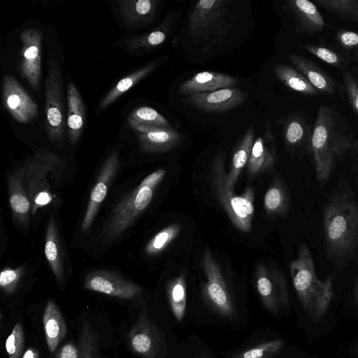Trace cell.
I'll return each mask as SVG.
<instances>
[{
	"label": "cell",
	"instance_id": "6da1fadb",
	"mask_svg": "<svg viewBox=\"0 0 358 358\" xmlns=\"http://www.w3.org/2000/svg\"><path fill=\"white\" fill-rule=\"evenodd\" d=\"M323 229L325 254L341 270L358 255V203L344 173L327 196Z\"/></svg>",
	"mask_w": 358,
	"mask_h": 358
},
{
	"label": "cell",
	"instance_id": "7a4b0ae2",
	"mask_svg": "<svg viewBox=\"0 0 358 358\" xmlns=\"http://www.w3.org/2000/svg\"><path fill=\"white\" fill-rule=\"evenodd\" d=\"M355 141L351 129L333 107L319 108L308 149L319 182L329 180Z\"/></svg>",
	"mask_w": 358,
	"mask_h": 358
},
{
	"label": "cell",
	"instance_id": "3957f363",
	"mask_svg": "<svg viewBox=\"0 0 358 358\" xmlns=\"http://www.w3.org/2000/svg\"><path fill=\"white\" fill-rule=\"evenodd\" d=\"M289 273L297 296L307 315L315 322L326 314L333 297L332 275L320 280L314 260L305 243L299 245L297 257L289 264Z\"/></svg>",
	"mask_w": 358,
	"mask_h": 358
},
{
	"label": "cell",
	"instance_id": "277c9868",
	"mask_svg": "<svg viewBox=\"0 0 358 358\" xmlns=\"http://www.w3.org/2000/svg\"><path fill=\"white\" fill-rule=\"evenodd\" d=\"M166 173V169H159L150 173L115 204L102 225L99 236L101 245L117 240L134 224L149 206Z\"/></svg>",
	"mask_w": 358,
	"mask_h": 358
},
{
	"label": "cell",
	"instance_id": "5b68a950",
	"mask_svg": "<svg viewBox=\"0 0 358 358\" xmlns=\"http://www.w3.org/2000/svg\"><path fill=\"white\" fill-rule=\"evenodd\" d=\"M208 180L217 199L231 223L240 231L249 232L254 217L255 192L247 187L241 195H236L229 185V174L224 166V153L218 152L210 164Z\"/></svg>",
	"mask_w": 358,
	"mask_h": 358
},
{
	"label": "cell",
	"instance_id": "8992f818",
	"mask_svg": "<svg viewBox=\"0 0 358 358\" xmlns=\"http://www.w3.org/2000/svg\"><path fill=\"white\" fill-rule=\"evenodd\" d=\"M24 185L31 203V213L34 215L41 208L53 200L49 175L61 176L65 162L48 150L40 148L29 157L23 165Z\"/></svg>",
	"mask_w": 358,
	"mask_h": 358
},
{
	"label": "cell",
	"instance_id": "52a82bcc",
	"mask_svg": "<svg viewBox=\"0 0 358 358\" xmlns=\"http://www.w3.org/2000/svg\"><path fill=\"white\" fill-rule=\"evenodd\" d=\"M45 127L50 141L58 143L65 131L62 101V76L59 66L53 57L48 60L45 81Z\"/></svg>",
	"mask_w": 358,
	"mask_h": 358
},
{
	"label": "cell",
	"instance_id": "ba28073f",
	"mask_svg": "<svg viewBox=\"0 0 358 358\" xmlns=\"http://www.w3.org/2000/svg\"><path fill=\"white\" fill-rule=\"evenodd\" d=\"M201 266L206 277L201 288L205 301L222 316L233 317L236 310L232 298L220 265L208 248L203 252Z\"/></svg>",
	"mask_w": 358,
	"mask_h": 358
},
{
	"label": "cell",
	"instance_id": "9c48e42d",
	"mask_svg": "<svg viewBox=\"0 0 358 358\" xmlns=\"http://www.w3.org/2000/svg\"><path fill=\"white\" fill-rule=\"evenodd\" d=\"M257 292L264 306L273 313L289 304L287 283L282 273L274 265L259 264L255 271Z\"/></svg>",
	"mask_w": 358,
	"mask_h": 358
},
{
	"label": "cell",
	"instance_id": "30bf717a",
	"mask_svg": "<svg viewBox=\"0 0 358 358\" xmlns=\"http://www.w3.org/2000/svg\"><path fill=\"white\" fill-rule=\"evenodd\" d=\"M22 42L20 70L31 88L40 92L41 78L42 32L35 28L26 29L20 34Z\"/></svg>",
	"mask_w": 358,
	"mask_h": 358
},
{
	"label": "cell",
	"instance_id": "8fae6325",
	"mask_svg": "<svg viewBox=\"0 0 358 358\" xmlns=\"http://www.w3.org/2000/svg\"><path fill=\"white\" fill-rule=\"evenodd\" d=\"M120 166L117 151L111 152L106 159L99 172L96 182L91 191L87 206L81 223V231L90 230L99 208L107 195L108 190Z\"/></svg>",
	"mask_w": 358,
	"mask_h": 358
},
{
	"label": "cell",
	"instance_id": "7c38bea8",
	"mask_svg": "<svg viewBox=\"0 0 358 358\" xmlns=\"http://www.w3.org/2000/svg\"><path fill=\"white\" fill-rule=\"evenodd\" d=\"M84 287L90 291L126 299L136 297L142 291L139 285L118 273L105 269L89 273L85 276Z\"/></svg>",
	"mask_w": 358,
	"mask_h": 358
},
{
	"label": "cell",
	"instance_id": "4fadbf2b",
	"mask_svg": "<svg viewBox=\"0 0 358 358\" xmlns=\"http://www.w3.org/2000/svg\"><path fill=\"white\" fill-rule=\"evenodd\" d=\"M128 340L131 350L142 358H161L163 342L156 326L141 312L130 329Z\"/></svg>",
	"mask_w": 358,
	"mask_h": 358
},
{
	"label": "cell",
	"instance_id": "5bb4252c",
	"mask_svg": "<svg viewBox=\"0 0 358 358\" xmlns=\"http://www.w3.org/2000/svg\"><path fill=\"white\" fill-rule=\"evenodd\" d=\"M2 97L5 108L17 122L26 124L38 116L37 104L14 77L4 76Z\"/></svg>",
	"mask_w": 358,
	"mask_h": 358
},
{
	"label": "cell",
	"instance_id": "9a60e30c",
	"mask_svg": "<svg viewBox=\"0 0 358 358\" xmlns=\"http://www.w3.org/2000/svg\"><path fill=\"white\" fill-rule=\"evenodd\" d=\"M247 97L240 88L231 87L191 94L183 101L204 113H222L240 106Z\"/></svg>",
	"mask_w": 358,
	"mask_h": 358
},
{
	"label": "cell",
	"instance_id": "2e32d148",
	"mask_svg": "<svg viewBox=\"0 0 358 358\" xmlns=\"http://www.w3.org/2000/svg\"><path fill=\"white\" fill-rule=\"evenodd\" d=\"M9 204L15 222L22 228L29 224L31 203L24 185V168H16L8 175Z\"/></svg>",
	"mask_w": 358,
	"mask_h": 358
},
{
	"label": "cell",
	"instance_id": "e0dca14e",
	"mask_svg": "<svg viewBox=\"0 0 358 358\" xmlns=\"http://www.w3.org/2000/svg\"><path fill=\"white\" fill-rule=\"evenodd\" d=\"M239 83L234 77L213 71L199 72L180 84L178 93L185 96L201 92L234 87Z\"/></svg>",
	"mask_w": 358,
	"mask_h": 358
},
{
	"label": "cell",
	"instance_id": "ac0fdd59",
	"mask_svg": "<svg viewBox=\"0 0 358 358\" xmlns=\"http://www.w3.org/2000/svg\"><path fill=\"white\" fill-rule=\"evenodd\" d=\"M99 333L90 324H83L77 342H66L57 352L56 358H101L98 352Z\"/></svg>",
	"mask_w": 358,
	"mask_h": 358
},
{
	"label": "cell",
	"instance_id": "d6986e66",
	"mask_svg": "<svg viewBox=\"0 0 358 358\" xmlns=\"http://www.w3.org/2000/svg\"><path fill=\"white\" fill-rule=\"evenodd\" d=\"M286 7L302 32L315 34L325 28V21L312 2L308 0H289L286 2Z\"/></svg>",
	"mask_w": 358,
	"mask_h": 358
},
{
	"label": "cell",
	"instance_id": "ffe728a7",
	"mask_svg": "<svg viewBox=\"0 0 358 358\" xmlns=\"http://www.w3.org/2000/svg\"><path fill=\"white\" fill-rule=\"evenodd\" d=\"M119 12L127 28H136L150 23L157 8L155 0H123L117 1Z\"/></svg>",
	"mask_w": 358,
	"mask_h": 358
},
{
	"label": "cell",
	"instance_id": "44dd1931",
	"mask_svg": "<svg viewBox=\"0 0 358 358\" xmlns=\"http://www.w3.org/2000/svg\"><path fill=\"white\" fill-rule=\"evenodd\" d=\"M276 162V150L271 134L266 138L257 137L253 143L248 162V173L251 176L262 174L273 169Z\"/></svg>",
	"mask_w": 358,
	"mask_h": 358
},
{
	"label": "cell",
	"instance_id": "7402d4cb",
	"mask_svg": "<svg viewBox=\"0 0 358 358\" xmlns=\"http://www.w3.org/2000/svg\"><path fill=\"white\" fill-rule=\"evenodd\" d=\"M287 58L319 92L329 95L336 92V82L311 60L297 54H289Z\"/></svg>",
	"mask_w": 358,
	"mask_h": 358
},
{
	"label": "cell",
	"instance_id": "603a6c76",
	"mask_svg": "<svg viewBox=\"0 0 358 358\" xmlns=\"http://www.w3.org/2000/svg\"><path fill=\"white\" fill-rule=\"evenodd\" d=\"M229 1L223 0H200L194 5L189 21V29L195 34L212 25L221 18L227 10Z\"/></svg>",
	"mask_w": 358,
	"mask_h": 358
},
{
	"label": "cell",
	"instance_id": "cb8c5ba5",
	"mask_svg": "<svg viewBox=\"0 0 358 358\" xmlns=\"http://www.w3.org/2000/svg\"><path fill=\"white\" fill-rule=\"evenodd\" d=\"M137 137L142 151L148 153H162L178 146L183 136L171 127L137 134Z\"/></svg>",
	"mask_w": 358,
	"mask_h": 358
},
{
	"label": "cell",
	"instance_id": "d4e9b609",
	"mask_svg": "<svg viewBox=\"0 0 358 358\" xmlns=\"http://www.w3.org/2000/svg\"><path fill=\"white\" fill-rule=\"evenodd\" d=\"M45 255L59 285L64 282V257L55 220L49 217L45 238Z\"/></svg>",
	"mask_w": 358,
	"mask_h": 358
},
{
	"label": "cell",
	"instance_id": "484cf974",
	"mask_svg": "<svg viewBox=\"0 0 358 358\" xmlns=\"http://www.w3.org/2000/svg\"><path fill=\"white\" fill-rule=\"evenodd\" d=\"M43 322L48 350L54 352L66 336L67 327L62 312L52 300L47 302Z\"/></svg>",
	"mask_w": 358,
	"mask_h": 358
},
{
	"label": "cell",
	"instance_id": "4316f807",
	"mask_svg": "<svg viewBox=\"0 0 358 358\" xmlns=\"http://www.w3.org/2000/svg\"><path fill=\"white\" fill-rule=\"evenodd\" d=\"M68 136L70 142L76 144L80 138L85 119V106L75 85L70 82L67 90Z\"/></svg>",
	"mask_w": 358,
	"mask_h": 358
},
{
	"label": "cell",
	"instance_id": "83f0119b",
	"mask_svg": "<svg viewBox=\"0 0 358 358\" xmlns=\"http://www.w3.org/2000/svg\"><path fill=\"white\" fill-rule=\"evenodd\" d=\"M157 67V63H151L124 76L106 94L99 106L102 110L127 92L139 81L151 73Z\"/></svg>",
	"mask_w": 358,
	"mask_h": 358
},
{
	"label": "cell",
	"instance_id": "f1b7e54d",
	"mask_svg": "<svg viewBox=\"0 0 358 358\" xmlns=\"http://www.w3.org/2000/svg\"><path fill=\"white\" fill-rule=\"evenodd\" d=\"M276 78L289 89L299 93L317 96L319 91L297 70L287 64H277L273 68Z\"/></svg>",
	"mask_w": 358,
	"mask_h": 358
},
{
	"label": "cell",
	"instance_id": "f546056e",
	"mask_svg": "<svg viewBox=\"0 0 358 358\" xmlns=\"http://www.w3.org/2000/svg\"><path fill=\"white\" fill-rule=\"evenodd\" d=\"M255 141V131L249 127L236 148L231 159L229 174V185L234 187L242 169L248 164L251 150Z\"/></svg>",
	"mask_w": 358,
	"mask_h": 358
},
{
	"label": "cell",
	"instance_id": "4dcf8cb0",
	"mask_svg": "<svg viewBox=\"0 0 358 358\" xmlns=\"http://www.w3.org/2000/svg\"><path fill=\"white\" fill-rule=\"evenodd\" d=\"M166 291L173 315L178 322H182L187 305V285L185 274L180 273L171 279L167 284Z\"/></svg>",
	"mask_w": 358,
	"mask_h": 358
},
{
	"label": "cell",
	"instance_id": "1f68e13d",
	"mask_svg": "<svg viewBox=\"0 0 358 358\" xmlns=\"http://www.w3.org/2000/svg\"><path fill=\"white\" fill-rule=\"evenodd\" d=\"M312 132L304 120L299 117H292L285 127L286 143L292 148H303L308 154Z\"/></svg>",
	"mask_w": 358,
	"mask_h": 358
},
{
	"label": "cell",
	"instance_id": "d6a6232c",
	"mask_svg": "<svg viewBox=\"0 0 358 358\" xmlns=\"http://www.w3.org/2000/svg\"><path fill=\"white\" fill-rule=\"evenodd\" d=\"M264 206L268 215H282L288 210L289 195L282 181L277 180L266 191Z\"/></svg>",
	"mask_w": 358,
	"mask_h": 358
},
{
	"label": "cell",
	"instance_id": "836d02e7",
	"mask_svg": "<svg viewBox=\"0 0 358 358\" xmlns=\"http://www.w3.org/2000/svg\"><path fill=\"white\" fill-rule=\"evenodd\" d=\"M315 2L344 21L358 23V0H315Z\"/></svg>",
	"mask_w": 358,
	"mask_h": 358
},
{
	"label": "cell",
	"instance_id": "e575fe53",
	"mask_svg": "<svg viewBox=\"0 0 358 358\" xmlns=\"http://www.w3.org/2000/svg\"><path fill=\"white\" fill-rule=\"evenodd\" d=\"M180 225L171 224L156 234L146 244L144 251L148 255H156L164 251L177 237Z\"/></svg>",
	"mask_w": 358,
	"mask_h": 358
},
{
	"label": "cell",
	"instance_id": "d590c367",
	"mask_svg": "<svg viewBox=\"0 0 358 358\" xmlns=\"http://www.w3.org/2000/svg\"><path fill=\"white\" fill-rule=\"evenodd\" d=\"M166 38V33L157 29L148 34L130 38L126 41V45L131 50L150 49L162 44Z\"/></svg>",
	"mask_w": 358,
	"mask_h": 358
},
{
	"label": "cell",
	"instance_id": "8d00e7d4",
	"mask_svg": "<svg viewBox=\"0 0 358 358\" xmlns=\"http://www.w3.org/2000/svg\"><path fill=\"white\" fill-rule=\"evenodd\" d=\"M129 117L144 124L159 127H171L165 117L157 110L148 106L135 108Z\"/></svg>",
	"mask_w": 358,
	"mask_h": 358
},
{
	"label": "cell",
	"instance_id": "74e56055",
	"mask_svg": "<svg viewBox=\"0 0 358 358\" xmlns=\"http://www.w3.org/2000/svg\"><path fill=\"white\" fill-rule=\"evenodd\" d=\"M283 344L281 339L268 341L245 350L235 358H271L282 349Z\"/></svg>",
	"mask_w": 358,
	"mask_h": 358
},
{
	"label": "cell",
	"instance_id": "f35d334b",
	"mask_svg": "<svg viewBox=\"0 0 358 358\" xmlns=\"http://www.w3.org/2000/svg\"><path fill=\"white\" fill-rule=\"evenodd\" d=\"M299 46L329 64L338 67L348 65V60L345 57L328 48L310 43L299 44Z\"/></svg>",
	"mask_w": 358,
	"mask_h": 358
},
{
	"label": "cell",
	"instance_id": "ab89813d",
	"mask_svg": "<svg viewBox=\"0 0 358 358\" xmlns=\"http://www.w3.org/2000/svg\"><path fill=\"white\" fill-rule=\"evenodd\" d=\"M5 347L9 358H21L24 347V335L20 322L15 324L6 341Z\"/></svg>",
	"mask_w": 358,
	"mask_h": 358
},
{
	"label": "cell",
	"instance_id": "60d3db41",
	"mask_svg": "<svg viewBox=\"0 0 358 358\" xmlns=\"http://www.w3.org/2000/svg\"><path fill=\"white\" fill-rule=\"evenodd\" d=\"M24 272V266L13 268L6 267L0 274V287L7 294H13L20 282Z\"/></svg>",
	"mask_w": 358,
	"mask_h": 358
},
{
	"label": "cell",
	"instance_id": "b9f144b4",
	"mask_svg": "<svg viewBox=\"0 0 358 358\" xmlns=\"http://www.w3.org/2000/svg\"><path fill=\"white\" fill-rule=\"evenodd\" d=\"M336 38L343 48L358 59V33L341 30L337 32Z\"/></svg>",
	"mask_w": 358,
	"mask_h": 358
},
{
	"label": "cell",
	"instance_id": "7bdbcfd3",
	"mask_svg": "<svg viewBox=\"0 0 358 358\" xmlns=\"http://www.w3.org/2000/svg\"><path fill=\"white\" fill-rule=\"evenodd\" d=\"M343 80L351 107L358 115V84L348 71L344 73Z\"/></svg>",
	"mask_w": 358,
	"mask_h": 358
},
{
	"label": "cell",
	"instance_id": "ee69618b",
	"mask_svg": "<svg viewBox=\"0 0 358 358\" xmlns=\"http://www.w3.org/2000/svg\"><path fill=\"white\" fill-rule=\"evenodd\" d=\"M350 156L352 158V169L354 171H358V141L355 140L350 150Z\"/></svg>",
	"mask_w": 358,
	"mask_h": 358
},
{
	"label": "cell",
	"instance_id": "f6af8a7d",
	"mask_svg": "<svg viewBox=\"0 0 358 358\" xmlns=\"http://www.w3.org/2000/svg\"><path fill=\"white\" fill-rule=\"evenodd\" d=\"M21 358H39L38 352L34 348H29Z\"/></svg>",
	"mask_w": 358,
	"mask_h": 358
},
{
	"label": "cell",
	"instance_id": "bcb514c9",
	"mask_svg": "<svg viewBox=\"0 0 358 358\" xmlns=\"http://www.w3.org/2000/svg\"><path fill=\"white\" fill-rule=\"evenodd\" d=\"M355 185H356V187L358 189V171H357V173L356 175V177H355Z\"/></svg>",
	"mask_w": 358,
	"mask_h": 358
},
{
	"label": "cell",
	"instance_id": "7dc6e473",
	"mask_svg": "<svg viewBox=\"0 0 358 358\" xmlns=\"http://www.w3.org/2000/svg\"><path fill=\"white\" fill-rule=\"evenodd\" d=\"M355 295H356V298L358 299V282L357 284L356 289H355Z\"/></svg>",
	"mask_w": 358,
	"mask_h": 358
},
{
	"label": "cell",
	"instance_id": "c3c4849f",
	"mask_svg": "<svg viewBox=\"0 0 358 358\" xmlns=\"http://www.w3.org/2000/svg\"><path fill=\"white\" fill-rule=\"evenodd\" d=\"M355 351H356V353L358 354V345H357V347L355 348Z\"/></svg>",
	"mask_w": 358,
	"mask_h": 358
}]
</instances>
